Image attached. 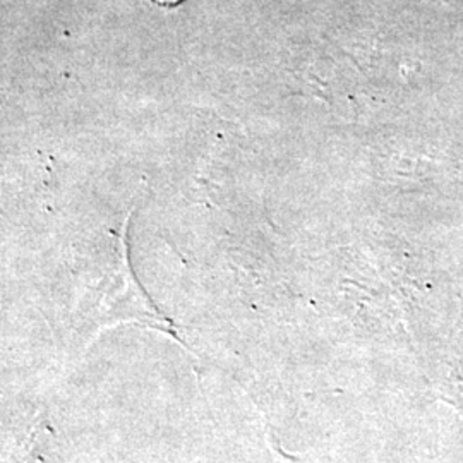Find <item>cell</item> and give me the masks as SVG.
I'll use <instances>...</instances> for the list:
<instances>
[{
	"mask_svg": "<svg viewBox=\"0 0 463 463\" xmlns=\"http://www.w3.org/2000/svg\"><path fill=\"white\" fill-rule=\"evenodd\" d=\"M155 4H158V5H165V7H174V5H177V4H181L183 0H153Z\"/></svg>",
	"mask_w": 463,
	"mask_h": 463,
	"instance_id": "1",
	"label": "cell"
}]
</instances>
